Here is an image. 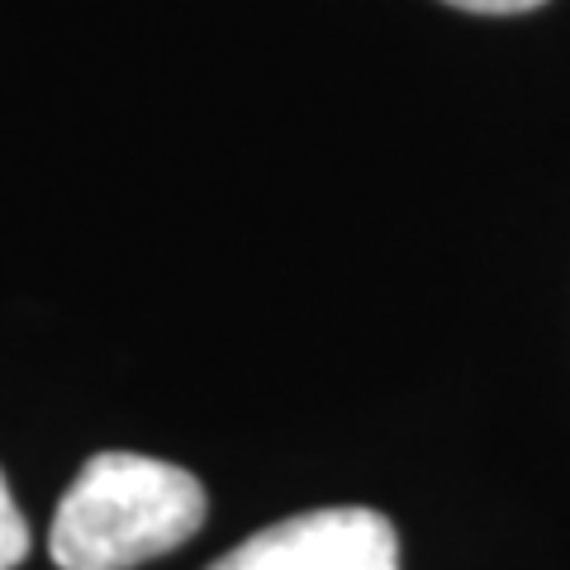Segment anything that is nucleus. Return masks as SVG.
Segmentation results:
<instances>
[{"mask_svg":"<svg viewBox=\"0 0 570 570\" xmlns=\"http://www.w3.org/2000/svg\"><path fill=\"white\" fill-rule=\"evenodd\" d=\"M205 509V485L171 461L96 452L52 513L48 551L62 570H134L190 542Z\"/></svg>","mask_w":570,"mask_h":570,"instance_id":"nucleus-1","label":"nucleus"},{"mask_svg":"<svg viewBox=\"0 0 570 570\" xmlns=\"http://www.w3.org/2000/svg\"><path fill=\"white\" fill-rule=\"evenodd\" d=\"M209 570H400V538L376 509H314L262 528Z\"/></svg>","mask_w":570,"mask_h":570,"instance_id":"nucleus-2","label":"nucleus"},{"mask_svg":"<svg viewBox=\"0 0 570 570\" xmlns=\"http://www.w3.org/2000/svg\"><path fill=\"white\" fill-rule=\"evenodd\" d=\"M24 557H29V523H24V513L14 509L10 485H6V475H0V570H14Z\"/></svg>","mask_w":570,"mask_h":570,"instance_id":"nucleus-3","label":"nucleus"},{"mask_svg":"<svg viewBox=\"0 0 570 570\" xmlns=\"http://www.w3.org/2000/svg\"><path fill=\"white\" fill-rule=\"evenodd\" d=\"M456 10H471V14H523V10H538L547 0H448Z\"/></svg>","mask_w":570,"mask_h":570,"instance_id":"nucleus-4","label":"nucleus"}]
</instances>
